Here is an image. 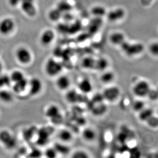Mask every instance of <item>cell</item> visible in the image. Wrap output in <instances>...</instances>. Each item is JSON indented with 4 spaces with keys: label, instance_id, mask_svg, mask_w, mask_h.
I'll return each mask as SVG.
<instances>
[{
    "label": "cell",
    "instance_id": "cell-35",
    "mask_svg": "<svg viewBox=\"0 0 158 158\" xmlns=\"http://www.w3.org/2000/svg\"><path fill=\"white\" fill-rule=\"evenodd\" d=\"M56 150L57 153H60L63 155H65L69 152V148L68 146L62 144H56L55 146L54 147Z\"/></svg>",
    "mask_w": 158,
    "mask_h": 158
},
{
    "label": "cell",
    "instance_id": "cell-29",
    "mask_svg": "<svg viewBox=\"0 0 158 158\" xmlns=\"http://www.w3.org/2000/svg\"><path fill=\"white\" fill-rule=\"evenodd\" d=\"M91 13L96 18H102L106 14V10L103 6H94L91 9Z\"/></svg>",
    "mask_w": 158,
    "mask_h": 158
},
{
    "label": "cell",
    "instance_id": "cell-13",
    "mask_svg": "<svg viewBox=\"0 0 158 158\" xmlns=\"http://www.w3.org/2000/svg\"><path fill=\"white\" fill-rule=\"evenodd\" d=\"M55 85L59 90L61 91H67L69 89L71 85V80L70 78L65 75H60L57 76Z\"/></svg>",
    "mask_w": 158,
    "mask_h": 158
},
{
    "label": "cell",
    "instance_id": "cell-39",
    "mask_svg": "<svg viewBox=\"0 0 158 158\" xmlns=\"http://www.w3.org/2000/svg\"><path fill=\"white\" fill-rule=\"evenodd\" d=\"M158 97V91L155 89L151 88L147 97L152 101H156L157 100Z\"/></svg>",
    "mask_w": 158,
    "mask_h": 158
},
{
    "label": "cell",
    "instance_id": "cell-12",
    "mask_svg": "<svg viewBox=\"0 0 158 158\" xmlns=\"http://www.w3.org/2000/svg\"><path fill=\"white\" fill-rule=\"evenodd\" d=\"M89 109L93 115L100 117L105 115L107 110V107L105 102L98 103H92L89 101Z\"/></svg>",
    "mask_w": 158,
    "mask_h": 158
},
{
    "label": "cell",
    "instance_id": "cell-14",
    "mask_svg": "<svg viewBox=\"0 0 158 158\" xmlns=\"http://www.w3.org/2000/svg\"><path fill=\"white\" fill-rule=\"evenodd\" d=\"M78 88L81 93L87 95L92 92L93 87L92 83L89 79L84 78L78 82Z\"/></svg>",
    "mask_w": 158,
    "mask_h": 158
},
{
    "label": "cell",
    "instance_id": "cell-2",
    "mask_svg": "<svg viewBox=\"0 0 158 158\" xmlns=\"http://www.w3.org/2000/svg\"><path fill=\"white\" fill-rule=\"evenodd\" d=\"M120 47L125 55L129 57L137 56L140 55L144 50V46L142 43H131L124 41Z\"/></svg>",
    "mask_w": 158,
    "mask_h": 158
},
{
    "label": "cell",
    "instance_id": "cell-43",
    "mask_svg": "<svg viewBox=\"0 0 158 158\" xmlns=\"http://www.w3.org/2000/svg\"><path fill=\"white\" fill-rule=\"evenodd\" d=\"M64 19H66V21H70L73 19V16L69 12L64 13Z\"/></svg>",
    "mask_w": 158,
    "mask_h": 158
},
{
    "label": "cell",
    "instance_id": "cell-6",
    "mask_svg": "<svg viewBox=\"0 0 158 158\" xmlns=\"http://www.w3.org/2000/svg\"><path fill=\"white\" fill-rule=\"evenodd\" d=\"M0 142L7 149H12L17 145V141L13 136L7 130H2L0 131Z\"/></svg>",
    "mask_w": 158,
    "mask_h": 158
},
{
    "label": "cell",
    "instance_id": "cell-19",
    "mask_svg": "<svg viewBox=\"0 0 158 158\" xmlns=\"http://www.w3.org/2000/svg\"><path fill=\"white\" fill-rule=\"evenodd\" d=\"M28 85V81L26 77H24L22 79L17 82L14 83L12 87V89L14 92L16 94H21L25 91Z\"/></svg>",
    "mask_w": 158,
    "mask_h": 158
},
{
    "label": "cell",
    "instance_id": "cell-38",
    "mask_svg": "<svg viewBox=\"0 0 158 158\" xmlns=\"http://www.w3.org/2000/svg\"><path fill=\"white\" fill-rule=\"evenodd\" d=\"M90 102L92 103H100V102H105L104 98H103V96L102 94V93H96L93 97H92V98L91 100H89Z\"/></svg>",
    "mask_w": 158,
    "mask_h": 158
},
{
    "label": "cell",
    "instance_id": "cell-11",
    "mask_svg": "<svg viewBox=\"0 0 158 158\" xmlns=\"http://www.w3.org/2000/svg\"><path fill=\"white\" fill-rule=\"evenodd\" d=\"M84 95L82 93H78L75 89H68L67 93L65 94V99L68 103L70 104H75V103L81 102L84 101Z\"/></svg>",
    "mask_w": 158,
    "mask_h": 158
},
{
    "label": "cell",
    "instance_id": "cell-9",
    "mask_svg": "<svg viewBox=\"0 0 158 158\" xmlns=\"http://www.w3.org/2000/svg\"><path fill=\"white\" fill-rule=\"evenodd\" d=\"M28 87H29V91L30 95L32 96H35L40 94L43 88V85L40 78L33 77L28 81Z\"/></svg>",
    "mask_w": 158,
    "mask_h": 158
},
{
    "label": "cell",
    "instance_id": "cell-8",
    "mask_svg": "<svg viewBox=\"0 0 158 158\" xmlns=\"http://www.w3.org/2000/svg\"><path fill=\"white\" fill-rule=\"evenodd\" d=\"M15 28V23L11 18H5L0 21V33L3 35L10 34Z\"/></svg>",
    "mask_w": 158,
    "mask_h": 158
},
{
    "label": "cell",
    "instance_id": "cell-25",
    "mask_svg": "<svg viewBox=\"0 0 158 158\" xmlns=\"http://www.w3.org/2000/svg\"><path fill=\"white\" fill-rule=\"evenodd\" d=\"M96 59L92 57H85L82 60L81 63V66L82 68L87 70H94Z\"/></svg>",
    "mask_w": 158,
    "mask_h": 158
},
{
    "label": "cell",
    "instance_id": "cell-37",
    "mask_svg": "<svg viewBox=\"0 0 158 158\" xmlns=\"http://www.w3.org/2000/svg\"><path fill=\"white\" fill-rule=\"evenodd\" d=\"M58 153L54 148H48L45 151V155L47 158H55L57 157Z\"/></svg>",
    "mask_w": 158,
    "mask_h": 158
},
{
    "label": "cell",
    "instance_id": "cell-5",
    "mask_svg": "<svg viewBox=\"0 0 158 158\" xmlns=\"http://www.w3.org/2000/svg\"><path fill=\"white\" fill-rule=\"evenodd\" d=\"M105 102L114 103L119 98L121 95V89L115 85H110L103 89L102 92Z\"/></svg>",
    "mask_w": 158,
    "mask_h": 158
},
{
    "label": "cell",
    "instance_id": "cell-45",
    "mask_svg": "<svg viewBox=\"0 0 158 158\" xmlns=\"http://www.w3.org/2000/svg\"><path fill=\"white\" fill-rule=\"evenodd\" d=\"M151 1H152V0H151Z\"/></svg>",
    "mask_w": 158,
    "mask_h": 158
},
{
    "label": "cell",
    "instance_id": "cell-28",
    "mask_svg": "<svg viewBox=\"0 0 158 158\" xmlns=\"http://www.w3.org/2000/svg\"><path fill=\"white\" fill-rule=\"evenodd\" d=\"M56 8L63 14L70 12L72 9V6L69 2L66 1H62L58 3Z\"/></svg>",
    "mask_w": 158,
    "mask_h": 158
},
{
    "label": "cell",
    "instance_id": "cell-27",
    "mask_svg": "<svg viewBox=\"0 0 158 158\" xmlns=\"http://www.w3.org/2000/svg\"><path fill=\"white\" fill-rule=\"evenodd\" d=\"M145 106V102L141 98H138L137 99L134 100L131 104V108L135 112L138 113L140 112L142 110H143Z\"/></svg>",
    "mask_w": 158,
    "mask_h": 158
},
{
    "label": "cell",
    "instance_id": "cell-30",
    "mask_svg": "<svg viewBox=\"0 0 158 158\" xmlns=\"http://www.w3.org/2000/svg\"><path fill=\"white\" fill-rule=\"evenodd\" d=\"M63 14L57 8L53 9L48 13V18L52 22H57L62 17Z\"/></svg>",
    "mask_w": 158,
    "mask_h": 158
},
{
    "label": "cell",
    "instance_id": "cell-15",
    "mask_svg": "<svg viewBox=\"0 0 158 158\" xmlns=\"http://www.w3.org/2000/svg\"><path fill=\"white\" fill-rule=\"evenodd\" d=\"M125 11L123 8H117L108 12L107 18L110 22H116L123 19L125 16Z\"/></svg>",
    "mask_w": 158,
    "mask_h": 158
},
{
    "label": "cell",
    "instance_id": "cell-31",
    "mask_svg": "<svg viewBox=\"0 0 158 158\" xmlns=\"http://www.w3.org/2000/svg\"><path fill=\"white\" fill-rule=\"evenodd\" d=\"M9 77H10L11 82H14V83L19 81L21 79H22L23 78H24V77H25L24 73L19 70H15L12 72L10 76Z\"/></svg>",
    "mask_w": 158,
    "mask_h": 158
},
{
    "label": "cell",
    "instance_id": "cell-3",
    "mask_svg": "<svg viewBox=\"0 0 158 158\" xmlns=\"http://www.w3.org/2000/svg\"><path fill=\"white\" fill-rule=\"evenodd\" d=\"M64 66L60 61L54 58H50L47 60L45 64V71L49 77H57L63 71Z\"/></svg>",
    "mask_w": 158,
    "mask_h": 158
},
{
    "label": "cell",
    "instance_id": "cell-40",
    "mask_svg": "<svg viewBox=\"0 0 158 158\" xmlns=\"http://www.w3.org/2000/svg\"><path fill=\"white\" fill-rule=\"evenodd\" d=\"M149 51L152 55L157 56L158 54V44L157 43H154L150 46Z\"/></svg>",
    "mask_w": 158,
    "mask_h": 158
},
{
    "label": "cell",
    "instance_id": "cell-33",
    "mask_svg": "<svg viewBox=\"0 0 158 158\" xmlns=\"http://www.w3.org/2000/svg\"><path fill=\"white\" fill-rule=\"evenodd\" d=\"M147 125L152 128H156L158 126V118L157 116H155L154 114L153 116L149 118L147 121L145 122Z\"/></svg>",
    "mask_w": 158,
    "mask_h": 158
},
{
    "label": "cell",
    "instance_id": "cell-1",
    "mask_svg": "<svg viewBox=\"0 0 158 158\" xmlns=\"http://www.w3.org/2000/svg\"><path fill=\"white\" fill-rule=\"evenodd\" d=\"M151 85L145 79H141L135 83L132 87V93L137 98L143 99L147 97L150 89Z\"/></svg>",
    "mask_w": 158,
    "mask_h": 158
},
{
    "label": "cell",
    "instance_id": "cell-10",
    "mask_svg": "<svg viewBox=\"0 0 158 158\" xmlns=\"http://www.w3.org/2000/svg\"><path fill=\"white\" fill-rule=\"evenodd\" d=\"M23 11L29 17H35L36 14V8L35 0H21L20 3Z\"/></svg>",
    "mask_w": 158,
    "mask_h": 158
},
{
    "label": "cell",
    "instance_id": "cell-21",
    "mask_svg": "<svg viewBox=\"0 0 158 158\" xmlns=\"http://www.w3.org/2000/svg\"><path fill=\"white\" fill-rule=\"evenodd\" d=\"M109 66V60L105 57H100L96 59L94 70L102 72L107 70Z\"/></svg>",
    "mask_w": 158,
    "mask_h": 158
},
{
    "label": "cell",
    "instance_id": "cell-7",
    "mask_svg": "<svg viewBox=\"0 0 158 158\" xmlns=\"http://www.w3.org/2000/svg\"><path fill=\"white\" fill-rule=\"evenodd\" d=\"M18 61L22 64H28L32 60V54L30 50L25 47H19L15 52Z\"/></svg>",
    "mask_w": 158,
    "mask_h": 158
},
{
    "label": "cell",
    "instance_id": "cell-24",
    "mask_svg": "<svg viewBox=\"0 0 158 158\" xmlns=\"http://www.w3.org/2000/svg\"><path fill=\"white\" fill-rule=\"evenodd\" d=\"M110 40L113 45L120 46L125 41V36L119 32H114L110 36Z\"/></svg>",
    "mask_w": 158,
    "mask_h": 158
},
{
    "label": "cell",
    "instance_id": "cell-18",
    "mask_svg": "<svg viewBox=\"0 0 158 158\" xmlns=\"http://www.w3.org/2000/svg\"><path fill=\"white\" fill-rule=\"evenodd\" d=\"M115 77L116 76L114 72L106 70L102 72L100 76V81L102 84L110 85L115 81Z\"/></svg>",
    "mask_w": 158,
    "mask_h": 158
},
{
    "label": "cell",
    "instance_id": "cell-17",
    "mask_svg": "<svg viewBox=\"0 0 158 158\" xmlns=\"http://www.w3.org/2000/svg\"><path fill=\"white\" fill-rule=\"evenodd\" d=\"M37 144L40 145H44L47 143L48 139L49 138V130L48 127H43L39 130L37 132Z\"/></svg>",
    "mask_w": 158,
    "mask_h": 158
},
{
    "label": "cell",
    "instance_id": "cell-23",
    "mask_svg": "<svg viewBox=\"0 0 158 158\" xmlns=\"http://www.w3.org/2000/svg\"><path fill=\"white\" fill-rule=\"evenodd\" d=\"M58 137L60 141L64 143L70 142L73 138L72 133L69 130L65 128L59 131Z\"/></svg>",
    "mask_w": 158,
    "mask_h": 158
},
{
    "label": "cell",
    "instance_id": "cell-26",
    "mask_svg": "<svg viewBox=\"0 0 158 158\" xmlns=\"http://www.w3.org/2000/svg\"><path fill=\"white\" fill-rule=\"evenodd\" d=\"M13 100L12 93L6 89H0V100L5 103H10Z\"/></svg>",
    "mask_w": 158,
    "mask_h": 158
},
{
    "label": "cell",
    "instance_id": "cell-34",
    "mask_svg": "<svg viewBox=\"0 0 158 158\" xmlns=\"http://www.w3.org/2000/svg\"><path fill=\"white\" fill-rule=\"evenodd\" d=\"M11 81L9 76L3 75L0 76V89L10 85Z\"/></svg>",
    "mask_w": 158,
    "mask_h": 158
},
{
    "label": "cell",
    "instance_id": "cell-22",
    "mask_svg": "<svg viewBox=\"0 0 158 158\" xmlns=\"http://www.w3.org/2000/svg\"><path fill=\"white\" fill-rule=\"evenodd\" d=\"M82 138L85 141L91 142L95 140L96 138V133L91 127H86L82 131Z\"/></svg>",
    "mask_w": 158,
    "mask_h": 158
},
{
    "label": "cell",
    "instance_id": "cell-16",
    "mask_svg": "<svg viewBox=\"0 0 158 158\" xmlns=\"http://www.w3.org/2000/svg\"><path fill=\"white\" fill-rule=\"evenodd\" d=\"M55 38V34L52 30H45L40 35V42L42 45L47 46L50 45Z\"/></svg>",
    "mask_w": 158,
    "mask_h": 158
},
{
    "label": "cell",
    "instance_id": "cell-4",
    "mask_svg": "<svg viewBox=\"0 0 158 158\" xmlns=\"http://www.w3.org/2000/svg\"><path fill=\"white\" fill-rule=\"evenodd\" d=\"M45 115L53 124L58 125L63 122V115H61L60 107L57 105L48 106L45 110Z\"/></svg>",
    "mask_w": 158,
    "mask_h": 158
},
{
    "label": "cell",
    "instance_id": "cell-36",
    "mask_svg": "<svg viewBox=\"0 0 158 158\" xmlns=\"http://www.w3.org/2000/svg\"><path fill=\"white\" fill-rule=\"evenodd\" d=\"M71 157L73 158H87L89 157V156L85 151L77 150L73 152Z\"/></svg>",
    "mask_w": 158,
    "mask_h": 158
},
{
    "label": "cell",
    "instance_id": "cell-41",
    "mask_svg": "<svg viewBox=\"0 0 158 158\" xmlns=\"http://www.w3.org/2000/svg\"><path fill=\"white\" fill-rule=\"evenodd\" d=\"M42 153L39 149H33L29 154V157L31 158H39L42 156Z\"/></svg>",
    "mask_w": 158,
    "mask_h": 158
},
{
    "label": "cell",
    "instance_id": "cell-20",
    "mask_svg": "<svg viewBox=\"0 0 158 158\" xmlns=\"http://www.w3.org/2000/svg\"><path fill=\"white\" fill-rule=\"evenodd\" d=\"M154 114V110L152 109L145 107L138 113V117L141 122L145 123Z\"/></svg>",
    "mask_w": 158,
    "mask_h": 158
},
{
    "label": "cell",
    "instance_id": "cell-32",
    "mask_svg": "<svg viewBox=\"0 0 158 158\" xmlns=\"http://www.w3.org/2000/svg\"><path fill=\"white\" fill-rule=\"evenodd\" d=\"M102 24V20L100 18H97L95 19L92 21L90 23L89 26V29L92 32H96L98 29Z\"/></svg>",
    "mask_w": 158,
    "mask_h": 158
},
{
    "label": "cell",
    "instance_id": "cell-44",
    "mask_svg": "<svg viewBox=\"0 0 158 158\" xmlns=\"http://www.w3.org/2000/svg\"><path fill=\"white\" fill-rule=\"evenodd\" d=\"M2 69V64L0 62V72H1Z\"/></svg>",
    "mask_w": 158,
    "mask_h": 158
},
{
    "label": "cell",
    "instance_id": "cell-42",
    "mask_svg": "<svg viewBox=\"0 0 158 158\" xmlns=\"http://www.w3.org/2000/svg\"><path fill=\"white\" fill-rule=\"evenodd\" d=\"M21 0H8L9 4L12 7H15L20 4Z\"/></svg>",
    "mask_w": 158,
    "mask_h": 158
}]
</instances>
